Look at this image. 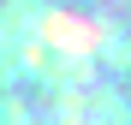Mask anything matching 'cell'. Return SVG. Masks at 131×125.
Masks as SVG:
<instances>
[{"label":"cell","mask_w":131,"mask_h":125,"mask_svg":"<svg viewBox=\"0 0 131 125\" xmlns=\"http://www.w3.org/2000/svg\"><path fill=\"white\" fill-rule=\"evenodd\" d=\"M42 42L48 48H60V54H72V60H83V54H95L101 42H107V24H95V18H83V12H66V6H54V12H42Z\"/></svg>","instance_id":"1"}]
</instances>
